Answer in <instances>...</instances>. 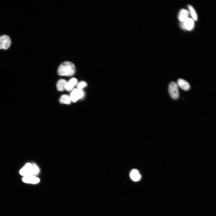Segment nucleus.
<instances>
[{
    "instance_id": "nucleus-15",
    "label": "nucleus",
    "mask_w": 216,
    "mask_h": 216,
    "mask_svg": "<svg viewBox=\"0 0 216 216\" xmlns=\"http://www.w3.org/2000/svg\"><path fill=\"white\" fill-rule=\"evenodd\" d=\"M87 85L86 83L84 82H82L79 83L78 85V89L82 90V89Z\"/></svg>"
},
{
    "instance_id": "nucleus-1",
    "label": "nucleus",
    "mask_w": 216,
    "mask_h": 216,
    "mask_svg": "<svg viewBox=\"0 0 216 216\" xmlns=\"http://www.w3.org/2000/svg\"><path fill=\"white\" fill-rule=\"evenodd\" d=\"M76 67L72 63L65 61L62 63L59 66L58 73L60 76H71L76 72Z\"/></svg>"
},
{
    "instance_id": "nucleus-11",
    "label": "nucleus",
    "mask_w": 216,
    "mask_h": 216,
    "mask_svg": "<svg viewBox=\"0 0 216 216\" xmlns=\"http://www.w3.org/2000/svg\"><path fill=\"white\" fill-rule=\"evenodd\" d=\"M77 82V80L75 78L71 79L69 82L67 83L65 89L67 91H71L74 87V86L76 84Z\"/></svg>"
},
{
    "instance_id": "nucleus-3",
    "label": "nucleus",
    "mask_w": 216,
    "mask_h": 216,
    "mask_svg": "<svg viewBox=\"0 0 216 216\" xmlns=\"http://www.w3.org/2000/svg\"><path fill=\"white\" fill-rule=\"evenodd\" d=\"M169 92L171 98L174 99H178L179 97L178 86L177 83L171 82L169 87Z\"/></svg>"
},
{
    "instance_id": "nucleus-7",
    "label": "nucleus",
    "mask_w": 216,
    "mask_h": 216,
    "mask_svg": "<svg viewBox=\"0 0 216 216\" xmlns=\"http://www.w3.org/2000/svg\"><path fill=\"white\" fill-rule=\"evenodd\" d=\"M22 181L26 183L36 184L38 183L40 180L36 176H28L24 177L22 178Z\"/></svg>"
},
{
    "instance_id": "nucleus-5",
    "label": "nucleus",
    "mask_w": 216,
    "mask_h": 216,
    "mask_svg": "<svg viewBox=\"0 0 216 216\" xmlns=\"http://www.w3.org/2000/svg\"><path fill=\"white\" fill-rule=\"evenodd\" d=\"M84 95V92L82 90L75 89L71 93L70 97L73 102H75L79 99L82 98Z\"/></svg>"
},
{
    "instance_id": "nucleus-12",
    "label": "nucleus",
    "mask_w": 216,
    "mask_h": 216,
    "mask_svg": "<svg viewBox=\"0 0 216 216\" xmlns=\"http://www.w3.org/2000/svg\"><path fill=\"white\" fill-rule=\"evenodd\" d=\"M67 83V81L63 79H60L58 81L57 87L58 90L59 91H63L65 89V87Z\"/></svg>"
},
{
    "instance_id": "nucleus-14",
    "label": "nucleus",
    "mask_w": 216,
    "mask_h": 216,
    "mask_svg": "<svg viewBox=\"0 0 216 216\" xmlns=\"http://www.w3.org/2000/svg\"><path fill=\"white\" fill-rule=\"evenodd\" d=\"M188 8L193 19L195 21H197L198 19L197 15L193 7L192 6L190 5L188 6Z\"/></svg>"
},
{
    "instance_id": "nucleus-2",
    "label": "nucleus",
    "mask_w": 216,
    "mask_h": 216,
    "mask_svg": "<svg viewBox=\"0 0 216 216\" xmlns=\"http://www.w3.org/2000/svg\"><path fill=\"white\" fill-rule=\"evenodd\" d=\"M38 166L35 163H27L20 171L21 175L24 177L34 176L38 175L39 172Z\"/></svg>"
},
{
    "instance_id": "nucleus-10",
    "label": "nucleus",
    "mask_w": 216,
    "mask_h": 216,
    "mask_svg": "<svg viewBox=\"0 0 216 216\" xmlns=\"http://www.w3.org/2000/svg\"><path fill=\"white\" fill-rule=\"evenodd\" d=\"M130 176L133 181L136 182L139 181L141 177L139 172L136 169L132 171L130 174Z\"/></svg>"
},
{
    "instance_id": "nucleus-13",
    "label": "nucleus",
    "mask_w": 216,
    "mask_h": 216,
    "mask_svg": "<svg viewBox=\"0 0 216 216\" xmlns=\"http://www.w3.org/2000/svg\"><path fill=\"white\" fill-rule=\"evenodd\" d=\"M60 102L62 104H70L71 103V99L69 96L66 95H64L61 96L60 99Z\"/></svg>"
},
{
    "instance_id": "nucleus-8",
    "label": "nucleus",
    "mask_w": 216,
    "mask_h": 216,
    "mask_svg": "<svg viewBox=\"0 0 216 216\" xmlns=\"http://www.w3.org/2000/svg\"><path fill=\"white\" fill-rule=\"evenodd\" d=\"M177 84L178 87L179 86L182 89L185 91L188 90L190 88V84L187 81L183 79H179Z\"/></svg>"
},
{
    "instance_id": "nucleus-9",
    "label": "nucleus",
    "mask_w": 216,
    "mask_h": 216,
    "mask_svg": "<svg viewBox=\"0 0 216 216\" xmlns=\"http://www.w3.org/2000/svg\"><path fill=\"white\" fill-rule=\"evenodd\" d=\"M189 12L187 10L183 9L181 10L179 14L178 18L179 20L183 22L188 18Z\"/></svg>"
},
{
    "instance_id": "nucleus-4",
    "label": "nucleus",
    "mask_w": 216,
    "mask_h": 216,
    "mask_svg": "<svg viewBox=\"0 0 216 216\" xmlns=\"http://www.w3.org/2000/svg\"><path fill=\"white\" fill-rule=\"evenodd\" d=\"M11 43L10 38L7 35L0 36V49L7 50L10 47Z\"/></svg>"
},
{
    "instance_id": "nucleus-6",
    "label": "nucleus",
    "mask_w": 216,
    "mask_h": 216,
    "mask_svg": "<svg viewBox=\"0 0 216 216\" xmlns=\"http://www.w3.org/2000/svg\"><path fill=\"white\" fill-rule=\"evenodd\" d=\"M194 22L192 19L188 18L185 21L183 22L182 26L183 28L189 31L192 30L194 26Z\"/></svg>"
}]
</instances>
